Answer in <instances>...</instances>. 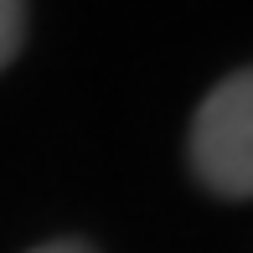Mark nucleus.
I'll return each mask as SVG.
<instances>
[{
  "label": "nucleus",
  "instance_id": "nucleus-1",
  "mask_svg": "<svg viewBox=\"0 0 253 253\" xmlns=\"http://www.w3.org/2000/svg\"><path fill=\"white\" fill-rule=\"evenodd\" d=\"M191 170L207 191L253 197V67H238L191 114Z\"/></svg>",
  "mask_w": 253,
  "mask_h": 253
},
{
  "label": "nucleus",
  "instance_id": "nucleus-2",
  "mask_svg": "<svg viewBox=\"0 0 253 253\" xmlns=\"http://www.w3.org/2000/svg\"><path fill=\"white\" fill-rule=\"evenodd\" d=\"M26 42V0H0V73L16 62Z\"/></svg>",
  "mask_w": 253,
  "mask_h": 253
},
{
  "label": "nucleus",
  "instance_id": "nucleus-3",
  "mask_svg": "<svg viewBox=\"0 0 253 253\" xmlns=\"http://www.w3.org/2000/svg\"><path fill=\"white\" fill-rule=\"evenodd\" d=\"M31 253H93V248L78 243V238H62V243H42V248H31Z\"/></svg>",
  "mask_w": 253,
  "mask_h": 253
}]
</instances>
